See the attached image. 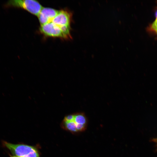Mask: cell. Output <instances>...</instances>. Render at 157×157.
<instances>
[{
  "mask_svg": "<svg viewBox=\"0 0 157 157\" xmlns=\"http://www.w3.org/2000/svg\"><path fill=\"white\" fill-rule=\"evenodd\" d=\"M71 26L60 27L52 22L41 25L40 28L41 33L44 35L64 39H71Z\"/></svg>",
  "mask_w": 157,
  "mask_h": 157,
  "instance_id": "obj_1",
  "label": "cell"
},
{
  "mask_svg": "<svg viewBox=\"0 0 157 157\" xmlns=\"http://www.w3.org/2000/svg\"><path fill=\"white\" fill-rule=\"evenodd\" d=\"M2 144L13 155L22 157H40L38 149L34 146L22 144H14L5 141L2 142Z\"/></svg>",
  "mask_w": 157,
  "mask_h": 157,
  "instance_id": "obj_2",
  "label": "cell"
},
{
  "mask_svg": "<svg viewBox=\"0 0 157 157\" xmlns=\"http://www.w3.org/2000/svg\"><path fill=\"white\" fill-rule=\"evenodd\" d=\"M6 6L21 8L37 16L43 8L38 1L34 0H10L6 3Z\"/></svg>",
  "mask_w": 157,
  "mask_h": 157,
  "instance_id": "obj_3",
  "label": "cell"
},
{
  "mask_svg": "<svg viewBox=\"0 0 157 157\" xmlns=\"http://www.w3.org/2000/svg\"><path fill=\"white\" fill-rule=\"evenodd\" d=\"M72 17V14L70 12L62 10L59 11L51 22L60 27L70 26Z\"/></svg>",
  "mask_w": 157,
  "mask_h": 157,
  "instance_id": "obj_4",
  "label": "cell"
},
{
  "mask_svg": "<svg viewBox=\"0 0 157 157\" xmlns=\"http://www.w3.org/2000/svg\"><path fill=\"white\" fill-rule=\"evenodd\" d=\"M59 11L53 8L43 7L37 16L41 25L51 22Z\"/></svg>",
  "mask_w": 157,
  "mask_h": 157,
  "instance_id": "obj_5",
  "label": "cell"
},
{
  "mask_svg": "<svg viewBox=\"0 0 157 157\" xmlns=\"http://www.w3.org/2000/svg\"><path fill=\"white\" fill-rule=\"evenodd\" d=\"M62 127L65 129L73 133H78L76 124L74 120L70 122L63 121L62 123Z\"/></svg>",
  "mask_w": 157,
  "mask_h": 157,
  "instance_id": "obj_6",
  "label": "cell"
},
{
  "mask_svg": "<svg viewBox=\"0 0 157 157\" xmlns=\"http://www.w3.org/2000/svg\"><path fill=\"white\" fill-rule=\"evenodd\" d=\"M74 121L76 124L87 125L88 120L84 113H77L74 114Z\"/></svg>",
  "mask_w": 157,
  "mask_h": 157,
  "instance_id": "obj_7",
  "label": "cell"
},
{
  "mask_svg": "<svg viewBox=\"0 0 157 157\" xmlns=\"http://www.w3.org/2000/svg\"><path fill=\"white\" fill-rule=\"evenodd\" d=\"M87 127V125L76 124V128L78 132L85 131Z\"/></svg>",
  "mask_w": 157,
  "mask_h": 157,
  "instance_id": "obj_8",
  "label": "cell"
},
{
  "mask_svg": "<svg viewBox=\"0 0 157 157\" xmlns=\"http://www.w3.org/2000/svg\"><path fill=\"white\" fill-rule=\"evenodd\" d=\"M74 114L69 115L65 116L63 121L65 122L72 121L74 120Z\"/></svg>",
  "mask_w": 157,
  "mask_h": 157,
  "instance_id": "obj_9",
  "label": "cell"
},
{
  "mask_svg": "<svg viewBox=\"0 0 157 157\" xmlns=\"http://www.w3.org/2000/svg\"><path fill=\"white\" fill-rule=\"evenodd\" d=\"M151 27L154 30L157 32V18L153 23Z\"/></svg>",
  "mask_w": 157,
  "mask_h": 157,
  "instance_id": "obj_10",
  "label": "cell"
},
{
  "mask_svg": "<svg viewBox=\"0 0 157 157\" xmlns=\"http://www.w3.org/2000/svg\"><path fill=\"white\" fill-rule=\"evenodd\" d=\"M153 141L155 143L157 144V138H154L153 139Z\"/></svg>",
  "mask_w": 157,
  "mask_h": 157,
  "instance_id": "obj_11",
  "label": "cell"
},
{
  "mask_svg": "<svg viewBox=\"0 0 157 157\" xmlns=\"http://www.w3.org/2000/svg\"><path fill=\"white\" fill-rule=\"evenodd\" d=\"M9 156H10V157H22L18 156L13 155H11L10 154L9 155Z\"/></svg>",
  "mask_w": 157,
  "mask_h": 157,
  "instance_id": "obj_12",
  "label": "cell"
},
{
  "mask_svg": "<svg viewBox=\"0 0 157 157\" xmlns=\"http://www.w3.org/2000/svg\"><path fill=\"white\" fill-rule=\"evenodd\" d=\"M155 15H156V18H157V11H156V14H155Z\"/></svg>",
  "mask_w": 157,
  "mask_h": 157,
  "instance_id": "obj_13",
  "label": "cell"
},
{
  "mask_svg": "<svg viewBox=\"0 0 157 157\" xmlns=\"http://www.w3.org/2000/svg\"></svg>",
  "mask_w": 157,
  "mask_h": 157,
  "instance_id": "obj_14",
  "label": "cell"
}]
</instances>
